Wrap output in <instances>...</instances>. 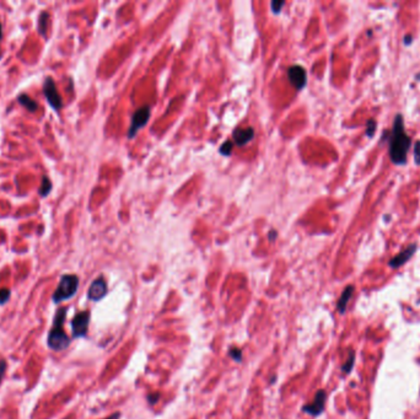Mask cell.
<instances>
[{"instance_id":"cell-1","label":"cell","mask_w":420,"mask_h":419,"mask_svg":"<svg viewBox=\"0 0 420 419\" xmlns=\"http://www.w3.org/2000/svg\"><path fill=\"white\" fill-rule=\"evenodd\" d=\"M388 154L394 165L402 166L407 164L408 151H409L412 140L405 132L404 118L402 114H397L393 121L392 131L388 137Z\"/></svg>"},{"instance_id":"cell-2","label":"cell","mask_w":420,"mask_h":419,"mask_svg":"<svg viewBox=\"0 0 420 419\" xmlns=\"http://www.w3.org/2000/svg\"><path fill=\"white\" fill-rule=\"evenodd\" d=\"M66 316V308L61 307L56 311V317H54V325L48 335L47 344L52 350L60 352V350L66 349L70 345V338L68 337L63 330V323Z\"/></svg>"},{"instance_id":"cell-3","label":"cell","mask_w":420,"mask_h":419,"mask_svg":"<svg viewBox=\"0 0 420 419\" xmlns=\"http://www.w3.org/2000/svg\"><path fill=\"white\" fill-rule=\"evenodd\" d=\"M79 288V278L75 274H65L60 278L58 286H56V291H54L53 301L56 304L61 303L64 300L73 298L75 293L78 291Z\"/></svg>"},{"instance_id":"cell-4","label":"cell","mask_w":420,"mask_h":419,"mask_svg":"<svg viewBox=\"0 0 420 419\" xmlns=\"http://www.w3.org/2000/svg\"><path fill=\"white\" fill-rule=\"evenodd\" d=\"M150 113H151V110H150L149 106L140 107L139 110H137L133 113L132 123H130L129 131H128V138H134L135 134L139 132V129H141L147 123L150 118Z\"/></svg>"},{"instance_id":"cell-5","label":"cell","mask_w":420,"mask_h":419,"mask_svg":"<svg viewBox=\"0 0 420 419\" xmlns=\"http://www.w3.org/2000/svg\"><path fill=\"white\" fill-rule=\"evenodd\" d=\"M90 311L85 310L78 312L74 316L73 321H71V331H73L74 338L85 337L87 335L88 323H90Z\"/></svg>"},{"instance_id":"cell-6","label":"cell","mask_w":420,"mask_h":419,"mask_svg":"<svg viewBox=\"0 0 420 419\" xmlns=\"http://www.w3.org/2000/svg\"><path fill=\"white\" fill-rule=\"evenodd\" d=\"M327 402V392L324 390H318L313 397V401L305 404L302 407V412L309 414L312 417H318L319 414L323 413L324 407Z\"/></svg>"},{"instance_id":"cell-7","label":"cell","mask_w":420,"mask_h":419,"mask_svg":"<svg viewBox=\"0 0 420 419\" xmlns=\"http://www.w3.org/2000/svg\"><path fill=\"white\" fill-rule=\"evenodd\" d=\"M287 79L296 90H302L307 84V73L301 65H292L287 69Z\"/></svg>"},{"instance_id":"cell-8","label":"cell","mask_w":420,"mask_h":419,"mask_svg":"<svg viewBox=\"0 0 420 419\" xmlns=\"http://www.w3.org/2000/svg\"><path fill=\"white\" fill-rule=\"evenodd\" d=\"M43 92H44V96H46L47 101L49 102V105H51L53 109H56V110L61 109V106H63V102H61L60 95H59L58 90H56V84H54V82L51 79V78H47L46 82H44Z\"/></svg>"},{"instance_id":"cell-9","label":"cell","mask_w":420,"mask_h":419,"mask_svg":"<svg viewBox=\"0 0 420 419\" xmlns=\"http://www.w3.org/2000/svg\"><path fill=\"white\" fill-rule=\"evenodd\" d=\"M417 250H418L417 244L409 245L407 249H404L403 251H400L399 253L395 254L393 258H391L390 262H388V266H390L392 269L399 268V267H402L403 264L407 263V262L409 261V259L412 258L413 256H414V253L417 252Z\"/></svg>"},{"instance_id":"cell-10","label":"cell","mask_w":420,"mask_h":419,"mask_svg":"<svg viewBox=\"0 0 420 419\" xmlns=\"http://www.w3.org/2000/svg\"><path fill=\"white\" fill-rule=\"evenodd\" d=\"M107 294V283H106L105 279L102 277L95 279L92 281V284L90 285L87 291V298L88 300L92 301H98L103 298V296Z\"/></svg>"},{"instance_id":"cell-11","label":"cell","mask_w":420,"mask_h":419,"mask_svg":"<svg viewBox=\"0 0 420 419\" xmlns=\"http://www.w3.org/2000/svg\"><path fill=\"white\" fill-rule=\"evenodd\" d=\"M233 141L237 145L243 146L247 143H250L253 138H254V129L252 127H247V128H237L233 131L232 133Z\"/></svg>"},{"instance_id":"cell-12","label":"cell","mask_w":420,"mask_h":419,"mask_svg":"<svg viewBox=\"0 0 420 419\" xmlns=\"http://www.w3.org/2000/svg\"><path fill=\"white\" fill-rule=\"evenodd\" d=\"M354 290H355L354 285H348V286H345V289L343 290L341 295L339 296L338 303H336V310H338L339 313L345 312L346 306H348L349 300H350L351 296H353Z\"/></svg>"},{"instance_id":"cell-13","label":"cell","mask_w":420,"mask_h":419,"mask_svg":"<svg viewBox=\"0 0 420 419\" xmlns=\"http://www.w3.org/2000/svg\"><path fill=\"white\" fill-rule=\"evenodd\" d=\"M354 364H355V352H354V349H350L348 353V358L344 362V364L341 365V371L345 375L350 374L354 367Z\"/></svg>"},{"instance_id":"cell-14","label":"cell","mask_w":420,"mask_h":419,"mask_svg":"<svg viewBox=\"0 0 420 419\" xmlns=\"http://www.w3.org/2000/svg\"><path fill=\"white\" fill-rule=\"evenodd\" d=\"M17 100H19V102L22 105V106H25L27 110H29L31 112L36 111L37 104L32 99L27 97L26 95H20V96L17 97Z\"/></svg>"},{"instance_id":"cell-15","label":"cell","mask_w":420,"mask_h":419,"mask_svg":"<svg viewBox=\"0 0 420 419\" xmlns=\"http://www.w3.org/2000/svg\"><path fill=\"white\" fill-rule=\"evenodd\" d=\"M376 129H377V122H376V119L370 118L367 122H366V132H365L366 137L372 138L376 133Z\"/></svg>"},{"instance_id":"cell-16","label":"cell","mask_w":420,"mask_h":419,"mask_svg":"<svg viewBox=\"0 0 420 419\" xmlns=\"http://www.w3.org/2000/svg\"><path fill=\"white\" fill-rule=\"evenodd\" d=\"M51 187H52V183L51 181H49V178L44 177L43 181H42V188L39 190V195L41 196L48 195V193L51 192Z\"/></svg>"},{"instance_id":"cell-17","label":"cell","mask_w":420,"mask_h":419,"mask_svg":"<svg viewBox=\"0 0 420 419\" xmlns=\"http://www.w3.org/2000/svg\"><path fill=\"white\" fill-rule=\"evenodd\" d=\"M232 146H233L232 141H230V140L225 141V143H224L223 145L220 146V153L223 154V155L228 156L231 153H232Z\"/></svg>"},{"instance_id":"cell-18","label":"cell","mask_w":420,"mask_h":419,"mask_svg":"<svg viewBox=\"0 0 420 419\" xmlns=\"http://www.w3.org/2000/svg\"><path fill=\"white\" fill-rule=\"evenodd\" d=\"M413 155H414L415 165L420 166V140L415 141L414 146H413Z\"/></svg>"},{"instance_id":"cell-19","label":"cell","mask_w":420,"mask_h":419,"mask_svg":"<svg viewBox=\"0 0 420 419\" xmlns=\"http://www.w3.org/2000/svg\"><path fill=\"white\" fill-rule=\"evenodd\" d=\"M228 355H230L233 360H236V362H241V360H242V350H241L240 348H231V349L228 350Z\"/></svg>"},{"instance_id":"cell-20","label":"cell","mask_w":420,"mask_h":419,"mask_svg":"<svg viewBox=\"0 0 420 419\" xmlns=\"http://www.w3.org/2000/svg\"><path fill=\"white\" fill-rule=\"evenodd\" d=\"M10 295H11V291H10L9 289H0V306L7 303V300L10 299Z\"/></svg>"},{"instance_id":"cell-21","label":"cell","mask_w":420,"mask_h":419,"mask_svg":"<svg viewBox=\"0 0 420 419\" xmlns=\"http://www.w3.org/2000/svg\"><path fill=\"white\" fill-rule=\"evenodd\" d=\"M284 5L285 1H272V3H270V9H272V11L274 14H279Z\"/></svg>"},{"instance_id":"cell-22","label":"cell","mask_w":420,"mask_h":419,"mask_svg":"<svg viewBox=\"0 0 420 419\" xmlns=\"http://www.w3.org/2000/svg\"><path fill=\"white\" fill-rule=\"evenodd\" d=\"M46 18H47V14L42 13L41 19H39V26H38V30L41 31L42 35H44V31H46V23H47Z\"/></svg>"},{"instance_id":"cell-23","label":"cell","mask_w":420,"mask_h":419,"mask_svg":"<svg viewBox=\"0 0 420 419\" xmlns=\"http://www.w3.org/2000/svg\"><path fill=\"white\" fill-rule=\"evenodd\" d=\"M159 398H160V393H159V392H155V393L147 394V402H149V403L151 404V406H154V404L156 403L157 401H159Z\"/></svg>"},{"instance_id":"cell-24","label":"cell","mask_w":420,"mask_h":419,"mask_svg":"<svg viewBox=\"0 0 420 419\" xmlns=\"http://www.w3.org/2000/svg\"><path fill=\"white\" fill-rule=\"evenodd\" d=\"M5 370H6V362H5V360H0V382H1L2 377H4Z\"/></svg>"},{"instance_id":"cell-25","label":"cell","mask_w":420,"mask_h":419,"mask_svg":"<svg viewBox=\"0 0 420 419\" xmlns=\"http://www.w3.org/2000/svg\"><path fill=\"white\" fill-rule=\"evenodd\" d=\"M268 239H269L270 241H274V240L277 239V231H275V230H272V231L268 234Z\"/></svg>"},{"instance_id":"cell-26","label":"cell","mask_w":420,"mask_h":419,"mask_svg":"<svg viewBox=\"0 0 420 419\" xmlns=\"http://www.w3.org/2000/svg\"><path fill=\"white\" fill-rule=\"evenodd\" d=\"M412 42H413V37H412V36H410V35L405 36V37H404V45L405 46H409Z\"/></svg>"},{"instance_id":"cell-27","label":"cell","mask_w":420,"mask_h":419,"mask_svg":"<svg viewBox=\"0 0 420 419\" xmlns=\"http://www.w3.org/2000/svg\"><path fill=\"white\" fill-rule=\"evenodd\" d=\"M119 418H120V413L119 412H115V413L111 414V416L107 417L106 419H119Z\"/></svg>"},{"instance_id":"cell-28","label":"cell","mask_w":420,"mask_h":419,"mask_svg":"<svg viewBox=\"0 0 420 419\" xmlns=\"http://www.w3.org/2000/svg\"><path fill=\"white\" fill-rule=\"evenodd\" d=\"M275 380H277V375H273V376H272V380H270V384H274Z\"/></svg>"},{"instance_id":"cell-29","label":"cell","mask_w":420,"mask_h":419,"mask_svg":"<svg viewBox=\"0 0 420 419\" xmlns=\"http://www.w3.org/2000/svg\"><path fill=\"white\" fill-rule=\"evenodd\" d=\"M1 36H2V30H1V23H0V40H1Z\"/></svg>"}]
</instances>
